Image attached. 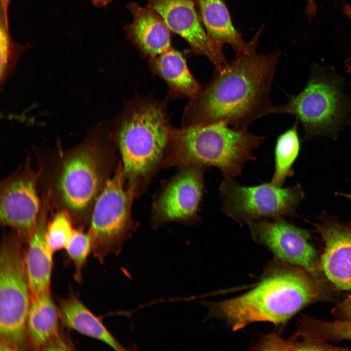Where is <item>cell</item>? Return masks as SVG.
I'll return each mask as SVG.
<instances>
[{
    "label": "cell",
    "instance_id": "cell-1",
    "mask_svg": "<svg viewBox=\"0 0 351 351\" xmlns=\"http://www.w3.org/2000/svg\"><path fill=\"white\" fill-rule=\"evenodd\" d=\"M117 147L113 124L99 123L73 147L33 148L38 165V189L46 195L51 214L64 211L75 228L88 227L96 201L110 178Z\"/></svg>",
    "mask_w": 351,
    "mask_h": 351
},
{
    "label": "cell",
    "instance_id": "cell-2",
    "mask_svg": "<svg viewBox=\"0 0 351 351\" xmlns=\"http://www.w3.org/2000/svg\"><path fill=\"white\" fill-rule=\"evenodd\" d=\"M256 45L215 70L209 81L190 99L183 125L224 122L248 128L253 121L274 114L271 91L280 52L258 54Z\"/></svg>",
    "mask_w": 351,
    "mask_h": 351
},
{
    "label": "cell",
    "instance_id": "cell-3",
    "mask_svg": "<svg viewBox=\"0 0 351 351\" xmlns=\"http://www.w3.org/2000/svg\"><path fill=\"white\" fill-rule=\"evenodd\" d=\"M280 261L268 269L253 289L213 304V312L234 331L255 322L277 325L320 296V285L315 277L301 268Z\"/></svg>",
    "mask_w": 351,
    "mask_h": 351
},
{
    "label": "cell",
    "instance_id": "cell-4",
    "mask_svg": "<svg viewBox=\"0 0 351 351\" xmlns=\"http://www.w3.org/2000/svg\"><path fill=\"white\" fill-rule=\"evenodd\" d=\"M264 138L248 128H234L224 122L173 128L161 164L214 167L223 176L235 178L246 163L255 159L253 152Z\"/></svg>",
    "mask_w": 351,
    "mask_h": 351
},
{
    "label": "cell",
    "instance_id": "cell-5",
    "mask_svg": "<svg viewBox=\"0 0 351 351\" xmlns=\"http://www.w3.org/2000/svg\"><path fill=\"white\" fill-rule=\"evenodd\" d=\"M122 160L124 180L138 188L162 161L173 127L164 104L148 98H136L125 107L113 124Z\"/></svg>",
    "mask_w": 351,
    "mask_h": 351
},
{
    "label": "cell",
    "instance_id": "cell-6",
    "mask_svg": "<svg viewBox=\"0 0 351 351\" xmlns=\"http://www.w3.org/2000/svg\"><path fill=\"white\" fill-rule=\"evenodd\" d=\"M275 114L295 117L303 127V139H336L351 124V98L345 90L343 78L333 67L314 64L302 90L275 106Z\"/></svg>",
    "mask_w": 351,
    "mask_h": 351
},
{
    "label": "cell",
    "instance_id": "cell-7",
    "mask_svg": "<svg viewBox=\"0 0 351 351\" xmlns=\"http://www.w3.org/2000/svg\"><path fill=\"white\" fill-rule=\"evenodd\" d=\"M25 245L11 231L0 249V350H31L26 321L31 295L24 263Z\"/></svg>",
    "mask_w": 351,
    "mask_h": 351
},
{
    "label": "cell",
    "instance_id": "cell-8",
    "mask_svg": "<svg viewBox=\"0 0 351 351\" xmlns=\"http://www.w3.org/2000/svg\"><path fill=\"white\" fill-rule=\"evenodd\" d=\"M123 169L119 162L106 182L93 207L88 232L92 253L101 263L110 254H118L136 226L131 214L133 200L139 189L124 187Z\"/></svg>",
    "mask_w": 351,
    "mask_h": 351
},
{
    "label": "cell",
    "instance_id": "cell-9",
    "mask_svg": "<svg viewBox=\"0 0 351 351\" xmlns=\"http://www.w3.org/2000/svg\"><path fill=\"white\" fill-rule=\"evenodd\" d=\"M219 193L223 212L240 224L283 218L292 214L304 198L299 184L283 188L271 182L247 186L223 176Z\"/></svg>",
    "mask_w": 351,
    "mask_h": 351
},
{
    "label": "cell",
    "instance_id": "cell-10",
    "mask_svg": "<svg viewBox=\"0 0 351 351\" xmlns=\"http://www.w3.org/2000/svg\"><path fill=\"white\" fill-rule=\"evenodd\" d=\"M39 174L27 156L24 163L0 184V222L26 245L41 206Z\"/></svg>",
    "mask_w": 351,
    "mask_h": 351
},
{
    "label": "cell",
    "instance_id": "cell-11",
    "mask_svg": "<svg viewBox=\"0 0 351 351\" xmlns=\"http://www.w3.org/2000/svg\"><path fill=\"white\" fill-rule=\"evenodd\" d=\"M248 225L254 240L268 248L277 260L301 268L316 278L320 263L308 231L283 218L262 219Z\"/></svg>",
    "mask_w": 351,
    "mask_h": 351
},
{
    "label": "cell",
    "instance_id": "cell-12",
    "mask_svg": "<svg viewBox=\"0 0 351 351\" xmlns=\"http://www.w3.org/2000/svg\"><path fill=\"white\" fill-rule=\"evenodd\" d=\"M147 5L161 16L171 32L179 36L196 55L206 57L219 70L228 61L223 51L208 37L194 0H146Z\"/></svg>",
    "mask_w": 351,
    "mask_h": 351
},
{
    "label": "cell",
    "instance_id": "cell-13",
    "mask_svg": "<svg viewBox=\"0 0 351 351\" xmlns=\"http://www.w3.org/2000/svg\"><path fill=\"white\" fill-rule=\"evenodd\" d=\"M183 168L157 199L154 210L155 223L191 219L196 215L203 195L205 167L190 165Z\"/></svg>",
    "mask_w": 351,
    "mask_h": 351
},
{
    "label": "cell",
    "instance_id": "cell-14",
    "mask_svg": "<svg viewBox=\"0 0 351 351\" xmlns=\"http://www.w3.org/2000/svg\"><path fill=\"white\" fill-rule=\"evenodd\" d=\"M313 226L324 244L320 270L337 288L351 291V221L324 214Z\"/></svg>",
    "mask_w": 351,
    "mask_h": 351
},
{
    "label": "cell",
    "instance_id": "cell-15",
    "mask_svg": "<svg viewBox=\"0 0 351 351\" xmlns=\"http://www.w3.org/2000/svg\"><path fill=\"white\" fill-rule=\"evenodd\" d=\"M41 206L35 228L25 247L24 263L31 301L51 291L53 254L47 239L51 207L47 195H41Z\"/></svg>",
    "mask_w": 351,
    "mask_h": 351
},
{
    "label": "cell",
    "instance_id": "cell-16",
    "mask_svg": "<svg viewBox=\"0 0 351 351\" xmlns=\"http://www.w3.org/2000/svg\"><path fill=\"white\" fill-rule=\"evenodd\" d=\"M126 8L133 18L123 27L126 38L142 56L150 59L172 47L171 32L154 9L136 2L128 3Z\"/></svg>",
    "mask_w": 351,
    "mask_h": 351
},
{
    "label": "cell",
    "instance_id": "cell-17",
    "mask_svg": "<svg viewBox=\"0 0 351 351\" xmlns=\"http://www.w3.org/2000/svg\"><path fill=\"white\" fill-rule=\"evenodd\" d=\"M199 18L213 43L223 51L225 44L234 50L236 54L247 53L254 46L262 29L260 28L249 42L234 25L224 0H194Z\"/></svg>",
    "mask_w": 351,
    "mask_h": 351
},
{
    "label": "cell",
    "instance_id": "cell-18",
    "mask_svg": "<svg viewBox=\"0 0 351 351\" xmlns=\"http://www.w3.org/2000/svg\"><path fill=\"white\" fill-rule=\"evenodd\" d=\"M58 306L63 328L99 340L115 350H126L104 326L101 317L94 314L72 290L67 296L58 299Z\"/></svg>",
    "mask_w": 351,
    "mask_h": 351
},
{
    "label": "cell",
    "instance_id": "cell-19",
    "mask_svg": "<svg viewBox=\"0 0 351 351\" xmlns=\"http://www.w3.org/2000/svg\"><path fill=\"white\" fill-rule=\"evenodd\" d=\"M149 64L152 72L165 81L173 97L191 99L202 87L189 69L183 53L173 46L149 59Z\"/></svg>",
    "mask_w": 351,
    "mask_h": 351
},
{
    "label": "cell",
    "instance_id": "cell-20",
    "mask_svg": "<svg viewBox=\"0 0 351 351\" xmlns=\"http://www.w3.org/2000/svg\"><path fill=\"white\" fill-rule=\"evenodd\" d=\"M58 306L51 291L31 301L26 331L31 350H43L45 347L61 332Z\"/></svg>",
    "mask_w": 351,
    "mask_h": 351
},
{
    "label": "cell",
    "instance_id": "cell-21",
    "mask_svg": "<svg viewBox=\"0 0 351 351\" xmlns=\"http://www.w3.org/2000/svg\"><path fill=\"white\" fill-rule=\"evenodd\" d=\"M299 123L296 119L293 125L277 138L274 149L275 169L271 181L276 186L282 187L286 178L293 175L292 167L301 148Z\"/></svg>",
    "mask_w": 351,
    "mask_h": 351
},
{
    "label": "cell",
    "instance_id": "cell-22",
    "mask_svg": "<svg viewBox=\"0 0 351 351\" xmlns=\"http://www.w3.org/2000/svg\"><path fill=\"white\" fill-rule=\"evenodd\" d=\"M295 335L324 341L351 340V320L326 321L304 316Z\"/></svg>",
    "mask_w": 351,
    "mask_h": 351
},
{
    "label": "cell",
    "instance_id": "cell-23",
    "mask_svg": "<svg viewBox=\"0 0 351 351\" xmlns=\"http://www.w3.org/2000/svg\"><path fill=\"white\" fill-rule=\"evenodd\" d=\"M29 47L15 42L9 24L0 19V83L1 87L11 78L21 54Z\"/></svg>",
    "mask_w": 351,
    "mask_h": 351
},
{
    "label": "cell",
    "instance_id": "cell-24",
    "mask_svg": "<svg viewBox=\"0 0 351 351\" xmlns=\"http://www.w3.org/2000/svg\"><path fill=\"white\" fill-rule=\"evenodd\" d=\"M299 337L302 339H297L293 337L287 340L282 339L277 335L269 334L265 336L256 347L257 350L262 351L350 350L328 344L326 341Z\"/></svg>",
    "mask_w": 351,
    "mask_h": 351
},
{
    "label": "cell",
    "instance_id": "cell-25",
    "mask_svg": "<svg viewBox=\"0 0 351 351\" xmlns=\"http://www.w3.org/2000/svg\"><path fill=\"white\" fill-rule=\"evenodd\" d=\"M64 250L67 260L75 268L74 278L80 283L83 280V270L92 250V239L88 231L75 228Z\"/></svg>",
    "mask_w": 351,
    "mask_h": 351
},
{
    "label": "cell",
    "instance_id": "cell-26",
    "mask_svg": "<svg viewBox=\"0 0 351 351\" xmlns=\"http://www.w3.org/2000/svg\"><path fill=\"white\" fill-rule=\"evenodd\" d=\"M74 230L72 221L66 212L58 211L51 214L46 235L48 245L54 254L65 249Z\"/></svg>",
    "mask_w": 351,
    "mask_h": 351
},
{
    "label": "cell",
    "instance_id": "cell-27",
    "mask_svg": "<svg viewBox=\"0 0 351 351\" xmlns=\"http://www.w3.org/2000/svg\"><path fill=\"white\" fill-rule=\"evenodd\" d=\"M74 346L71 340L61 332L44 348L45 350H73Z\"/></svg>",
    "mask_w": 351,
    "mask_h": 351
},
{
    "label": "cell",
    "instance_id": "cell-28",
    "mask_svg": "<svg viewBox=\"0 0 351 351\" xmlns=\"http://www.w3.org/2000/svg\"><path fill=\"white\" fill-rule=\"evenodd\" d=\"M333 315L339 320H351V294L332 310Z\"/></svg>",
    "mask_w": 351,
    "mask_h": 351
},
{
    "label": "cell",
    "instance_id": "cell-29",
    "mask_svg": "<svg viewBox=\"0 0 351 351\" xmlns=\"http://www.w3.org/2000/svg\"><path fill=\"white\" fill-rule=\"evenodd\" d=\"M11 0H0V18L9 23L8 9Z\"/></svg>",
    "mask_w": 351,
    "mask_h": 351
},
{
    "label": "cell",
    "instance_id": "cell-30",
    "mask_svg": "<svg viewBox=\"0 0 351 351\" xmlns=\"http://www.w3.org/2000/svg\"><path fill=\"white\" fill-rule=\"evenodd\" d=\"M113 0H91L94 6L97 8H105L109 5Z\"/></svg>",
    "mask_w": 351,
    "mask_h": 351
},
{
    "label": "cell",
    "instance_id": "cell-31",
    "mask_svg": "<svg viewBox=\"0 0 351 351\" xmlns=\"http://www.w3.org/2000/svg\"><path fill=\"white\" fill-rule=\"evenodd\" d=\"M343 13L351 21V4L345 3L343 7Z\"/></svg>",
    "mask_w": 351,
    "mask_h": 351
},
{
    "label": "cell",
    "instance_id": "cell-32",
    "mask_svg": "<svg viewBox=\"0 0 351 351\" xmlns=\"http://www.w3.org/2000/svg\"><path fill=\"white\" fill-rule=\"evenodd\" d=\"M346 72L351 76V56L348 58L345 61Z\"/></svg>",
    "mask_w": 351,
    "mask_h": 351
},
{
    "label": "cell",
    "instance_id": "cell-33",
    "mask_svg": "<svg viewBox=\"0 0 351 351\" xmlns=\"http://www.w3.org/2000/svg\"><path fill=\"white\" fill-rule=\"evenodd\" d=\"M339 195H342L351 201V194L339 193Z\"/></svg>",
    "mask_w": 351,
    "mask_h": 351
},
{
    "label": "cell",
    "instance_id": "cell-34",
    "mask_svg": "<svg viewBox=\"0 0 351 351\" xmlns=\"http://www.w3.org/2000/svg\"><path fill=\"white\" fill-rule=\"evenodd\" d=\"M310 0V1H314L315 0Z\"/></svg>",
    "mask_w": 351,
    "mask_h": 351
}]
</instances>
